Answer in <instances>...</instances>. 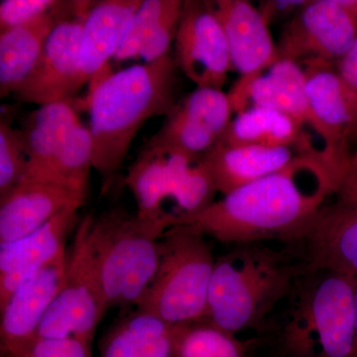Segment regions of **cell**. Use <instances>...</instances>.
Wrapping results in <instances>:
<instances>
[{
  "label": "cell",
  "mask_w": 357,
  "mask_h": 357,
  "mask_svg": "<svg viewBox=\"0 0 357 357\" xmlns=\"http://www.w3.org/2000/svg\"><path fill=\"white\" fill-rule=\"evenodd\" d=\"M307 2V0H265L260 2L258 9L270 25L274 20L295 15Z\"/></svg>",
  "instance_id": "32"
},
{
  "label": "cell",
  "mask_w": 357,
  "mask_h": 357,
  "mask_svg": "<svg viewBox=\"0 0 357 357\" xmlns=\"http://www.w3.org/2000/svg\"><path fill=\"white\" fill-rule=\"evenodd\" d=\"M215 4L232 69L241 76L231 89L239 91L277 62V45L258 7L246 0H218Z\"/></svg>",
  "instance_id": "15"
},
{
  "label": "cell",
  "mask_w": 357,
  "mask_h": 357,
  "mask_svg": "<svg viewBox=\"0 0 357 357\" xmlns=\"http://www.w3.org/2000/svg\"><path fill=\"white\" fill-rule=\"evenodd\" d=\"M56 0H2L0 2V32L27 24L50 13Z\"/></svg>",
  "instance_id": "31"
},
{
  "label": "cell",
  "mask_w": 357,
  "mask_h": 357,
  "mask_svg": "<svg viewBox=\"0 0 357 357\" xmlns=\"http://www.w3.org/2000/svg\"><path fill=\"white\" fill-rule=\"evenodd\" d=\"M337 192L323 152L243 185L177 225L196 227L220 243L291 244Z\"/></svg>",
  "instance_id": "1"
},
{
  "label": "cell",
  "mask_w": 357,
  "mask_h": 357,
  "mask_svg": "<svg viewBox=\"0 0 357 357\" xmlns=\"http://www.w3.org/2000/svg\"><path fill=\"white\" fill-rule=\"evenodd\" d=\"M107 309L89 241L86 215L77 225L67 255L64 285L45 314L38 337H72L91 344Z\"/></svg>",
  "instance_id": "7"
},
{
  "label": "cell",
  "mask_w": 357,
  "mask_h": 357,
  "mask_svg": "<svg viewBox=\"0 0 357 357\" xmlns=\"http://www.w3.org/2000/svg\"><path fill=\"white\" fill-rule=\"evenodd\" d=\"M354 311H356V347H354V357H357V286L356 290V302H354Z\"/></svg>",
  "instance_id": "35"
},
{
  "label": "cell",
  "mask_w": 357,
  "mask_h": 357,
  "mask_svg": "<svg viewBox=\"0 0 357 357\" xmlns=\"http://www.w3.org/2000/svg\"><path fill=\"white\" fill-rule=\"evenodd\" d=\"M227 93L234 114L251 105L269 107L288 115L300 126L312 129L319 137L323 136L307 96L304 70L294 61L278 60L243 89H230Z\"/></svg>",
  "instance_id": "17"
},
{
  "label": "cell",
  "mask_w": 357,
  "mask_h": 357,
  "mask_svg": "<svg viewBox=\"0 0 357 357\" xmlns=\"http://www.w3.org/2000/svg\"><path fill=\"white\" fill-rule=\"evenodd\" d=\"M218 142L229 145L286 147L301 153L319 154L311 135L288 115L269 107L251 105L236 114Z\"/></svg>",
  "instance_id": "23"
},
{
  "label": "cell",
  "mask_w": 357,
  "mask_h": 357,
  "mask_svg": "<svg viewBox=\"0 0 357 357\" xmlns=\"http://www.w3.org/2000/svg\"><path fill=\"white\" fill-rule=\"evenodd\" d=\"M306 269L357 277V201H326L293 243Z\"/></svg>",
  "instance_id": "12"
},
{
  "label": "cell",
  "mask_w": 357,
  "mask_h": 357,
  "mask_svg": "<svg viewBox=\"0 0 357 357\" xmlns=\"http://www.w3.org/2000/svg\"><path fill=\"white\" fill-rule=\"evenodd\" d=\"M182 0H142L114 56L116 62L141 58L152 63L170 53L182 16Z\"/></svg>",
  "instance_id": "22"
},
{
  "label": "cell",
  "mask_w": 357,
  "mask_h": 357,
  "mask_svg": "<svg viewBox=\"0 0 357 357\" xmlns=\"http://www.w3.org/2000/svg\"><path fill=\"white\" fill-rule=\"evenodd\" d=\"M91 2L60 1L38 20L0 32V96L15 93L31 74L47 41L58 24L70 20L74 13L91 7ZM84 17V16H81Z\"/></svg>",
  "instance_id": "18"
},
{
  "label": "cell",
  "mask_w": 357,
  "mask_h": 357,
  "mask_svg": "<svg viewBox=\"0 0 357 357\" xmlns=\"http://www.w3.org/2000/svg\"><path fill=\"white\" fill-rule=\"evenodd\" d=\"M4 357H93L91 344L76 337H37L30 344Z\"/></svg>",
  "instance_id": "30"
},
{
  "label": "cell",
  "mask_w": 357,
  "mask_h": 357,
  "mask_svg": "<svg viewBox=\"0 0 357 357\" xmlns=\"http://www.w3.org/2000/svg\"><path fill=\"white\" fill-rule=\"evenodd\" d=\"M357 38V18L338 0H307L277 44V61L335 65Z\"/></svg>",
  "instance_id": "9"
},
{
  "label": "cell",
  "mask_w": 357,
  "mask_h": 357,
  "mask_svg": "<svg viewBox=\"0 0 357 357\" xmlns=\"http://www.w3.org/2000/svg\"><path fill=\"white\" fill-rule=\"evenodd\" d=\"M86 16L57 25L31 74L14 93L16 100L40 107L68 100L75 95L77 54Z\"/></svg>",
  "instance_id": "14"
},
{
  "label": "cell",
  "mask_w": 357,
  "mask_h": 357,
  "mask_svg": "<svg viewBox=\"0 0 357 357\" xmlns=\"http://www.w3.org/2000/svg\"><path fill=\"white\" fill-rule=\"evenodd\" d=\"M188 326L173 325L137 310L109 333L102 357H175Z\"/></svg>",
  "instance_id": "24"
},
{
  "label": "cell",
  "mask_w": 357,
  "mask_h": 357,
  "mask_svg": "<svg viewBox=\"0 0 357 357\" xmlns=\"http://www.w3.org/2000/svg\"><path fill=\"white\" fill-rule=\"evenodd\" d=\"M79 208L72 206L61 211L29 236L0 244V310L27 279L65 250Z\"/></svg>",
  "instance_id": "16"
},
{
  "label": "cell",
  "mask_w": 357,
  "mask_h": 357,
  "mask_svg": "<svg viewBox=\"0 0 357 357\" xmlns=\"http://www.w3.org/2000/svg\"><path fill=\"white\" fill-rule=\"evenodd\" d=\"M141 1L103 0L91 7L79 39L75 93L102 74L114 59Z\"/></svg>",
  "instance_id": "20"
},
{
  "label": "cell",
  "mask_w": 357,
  "mask_h": 357,
  "mask_svg": "<svg viewBox=\"0 0 357 357\" xmlns=\"http://www.w3.org/2000/svg\"><path fill=\"white\" fill-rule=\"evenodd\" d=\"M303 65L307 96L323 132L325 147L321 151L340 187L349 161L357 152V91L340 77L335 65Z\"/></svg>",
  "instance_id": "8"
},
{
  "label": "cell",
  "mask_w": 357,
  "mask_h": 357,
  "mask_svg": "<svg viewBox=\"0 0 357 357\" xmlns=\"http://www.w3.org/2000/svg\"><path fill=\"white\" fill-rule=\"evenodd\" d=\"M81 123L76 109L68 100L40 105L32 112L20 130L28 157L24 177L51 162Z\"/></svg>",
  "instance_id": "25"
},
{
  "label": "cell",
  "mask_w": 357,
  "mask_h": 357,
  "mask_svg": "<svg viewBox=\"0 0 357 357\" xmlns=\"http://www.w3.org/2000/svg\"><path fill=\"white\" fill-rule=\"evenodd\" d=\"M28 157L20 130L0 123V199L13 191L26 173Z\"/></svg>",
  "instance_id": "29"
},
{
  "label": "cell",
  "mask_w": 357,
  "mask_h": 357,
  "mask_svg": "<svg viewBox=\"0 0 357 357\" xmlns=\"http://www.w3.org/2000/svg\"><path fill=\"white\" fill-rule=\"evenodd\" d=\"M1 357H4V356H1Z\"/></svg>",
  "instance_id": "36"
},
{
  "label": "cell",
  "mask_w": 357,
  "mask_h": 357,
  "mask_svg": "<svg viewBox=\"0 0 357 357\" xmlns=\"http://www.w3.org/2000/svg\"><path fill=\"white\" fill-rule=\"evenodd\" d=\"M175 357H244V349L234 335L203 321L185 328Z\"/></svg>",
  "instance_id": "28"
},
{
  "label": "cell",
  "mask_w": 357,
  "mask_h": 357,
  "mask_svg": "<svg viewBox=\"0 0 357 357\" xmlns=\"http://www.w3.org/2000/svg\"><path fill=\"white\" fill-rule=\"evenodd\" d=\"M321 154V153H319ZM306 155L286 147L229 145L218 142L204 155L218 192L223 196L292 166Z\"/></svg>",
  "instance_id": "21"
},
{
  "label": "cell",
  "mask_w": 357,
  "mask_h": 357,
  "mask_svg": "<svg viewBox=\"0 0 357 357\" xmlns=\"http://www.w3.org/2000/svg\"><path fill=\"white\" fill-rule=\"evenodd\" d=\"M340 77L357 91V38L349 52L335 64Z\"/></svg>",
  "instance_id": "33"
},
{
  "label": "cell",
  "mask_w": 357,
  "mask_h": 357,
  "mask_svg": "<svg viewBox=\"0 0 357 357\" xmlns=\"http://www.w3.org/2000/svg\"><path fill=\"white\" fill-rule=\"evenodd\" d=\"M246 243L215 261L204 323L234 335L264 328L306 267L288 244Z\"/></svg>",
  "instance_id": "3"
},
{
  "label": "cell",
  "mask_w": 357,
  "mask_h": 357,
  "mask_svg": "<svg viewBox=\"0 0 357 357\" xmlns=\"http://www.w3.org/2000/svg\"><path fill=\"white\" fill-rule=\"evenodd\" d=\"M175 51L178 69L198 88L222 89L232 65L215 1H184Z\"/></svg>",
  "instance_id": "11"
},
{
  "label": "cell",
  "mask_w": 357,
  "mask_h": 357,
  "mask_svg": "<svg viewBox=\"0 0 357 357\" xmlns=\"http://www.w3.org/2000/svg\"><path fill=\"white\" fill-rule=\"evenodd\" d=\"M93 168V138L89 128L81 123L72 131L51 162L22 180L38 181L86 194Z\"/></svg>",
  "instance_id": "27"
},
{
  "label": "cell",
  "mask_w": 357,
  "mask_h": 357,
  "mask_svg": "<svg viewBox=\"0 0 357 357\" xmlns=\"http://www.w3.org/2000/svg\"><path fill=\"white\" fill-rule=\"evenodd\" d=\"M137 206V215L145 220H170L163 206L169 201L168 156L164 150L145 145L129 168L126 178Z\"/></svg>",
  "instance_id": "26"
},
{
  "label": "cell",
  "mask_w": 357,
  "mask_h": 357,
  "mask_svg": "<svg viewBox=\"0 0 357 357\" xmlns=\"http://www.w3.org/2000/svg\"><path fill=\"white\" fill-rule=\"evenodd\" d=\"M357 277L305 269L268 321L281 357H354Z\"/></svg>",
  "instance_id": "4"
},
{
  "label": "cell",
  "mask_w": 357,
  "mask_h": 357,
  "mask_svg": "<svg viewBox=\"0 0 357 357\" xmlns=\"http://www.w3.org/2000/svg\"><path fill=\"white\" fill-rule=\"evenodd\" d=\"M89 237L107 306L135 305L153 281L160 239L172 220H145L114 208L89 215Z\"/></svg>",
  "instance_id": "5"
},
{
  "label": "cell",
  "mask_w": 357,
  "mask_h": 357,
  "mask_svg": "<svg viewBox=\"0 0 357 357\" xmlns=\"http://www.w3.org/2000/svg\"><path fill=\"white\" fill-rule=\"evenodd\" d=\"M67 251L27 279L1 312V356H11L38 337L40 325L66 278Z\"/></svg>",
  "instance_id": "13"
},
{
  "label": "cell",
  "mask_w": 357,
  "mask_h": 357,
  "mask_svg": "<svg viewBox=\"0 0 357 357\" xmlns=\"http://www.w3.org/2000/svg\"><path fill=\"white\" fill-rule=\"evenodd\" d=\"M86 194L38 181L22 180L0 199V244L29 236L61 211L84 206Z\"/></svg>",
  "instance_id": "19"
},
{
  "label": "cell",
  "mask_w": 357,
  "mask_h": 357,
  "mask_svg": "<svg viewBox=\"0 0 357 357\" xmlns=\"http://www.w3.org/2000/svg\"><path fill=\"white\" fill-rule=\"evenodd\" d=\"M178 67L171 54L96 77L89 96L93 169L107 188L145 123L166 116L180 100Z\"/></svg>",
  "instance_id": "2"
},
{
  "label": "cell",
  "mask_w": 357,
  "mask_h": 357,
  "mask_svg": "<svg viewBox=\"0 0 357 357\" xmlns=\"http://www.w3.org/2000/svg\"><path fill=\"white\" fill-rule=\"evenodd\" d=\"M215 259L208 236L192 225L169 227L160 239L153 281L138 301V311L173 325L203 323Z\"/></svg>",
  "instance_id": "6"
},
{
  "label": "cell",
  "mask_w": 357,
  "mask_h": 357,
  "mask_svg": "<svg viewBox=\"0 0 357 357\" xmlns=\"http://www.w3.org/2000/svg\"><path fill=\"white\" fill-rule=\"evenodd\" d=\"M335 196L357 201V152L351 157Z\"/></svg>",
  "instance_id": "34"
},
{
  "label": "cell",
  "mask_w": 357,
  "mask_h": 357,
  "mask_svg": "<svg viewBox=\"0 0 357 357\" xmlns=\"http://www.w3.org/2000/svg\"><path fill=\"white\" fill-rule=\"evenodd\" d=\"M234 114L229 93L197 86L180 98L146 145L202 158L222 139Z\"/></svg>",
  "instance_id": "10"
}]
</instances>
